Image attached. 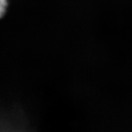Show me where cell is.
Segmentation results:
<instances>
[{
  "mask_svg": "<svg viewBox=\"0 0 132 132\" xmlns=\"http://www.w3.org/2000/svg\"><path fill=\"white\" fill-rule=\"evenodd\" d=\"M7 6V0H0V18L4 16Z\"/></svg>",
  "mask_w": 132,
  "mask_h": 132,
  "instance_id": "6da1fadb",
  "label": "cell"
}]
</instances>
